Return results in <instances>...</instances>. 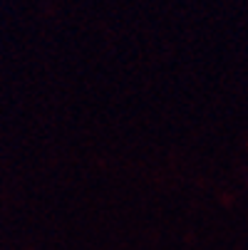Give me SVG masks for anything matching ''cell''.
Segmentation results:
<instances>
[]
</instances>
